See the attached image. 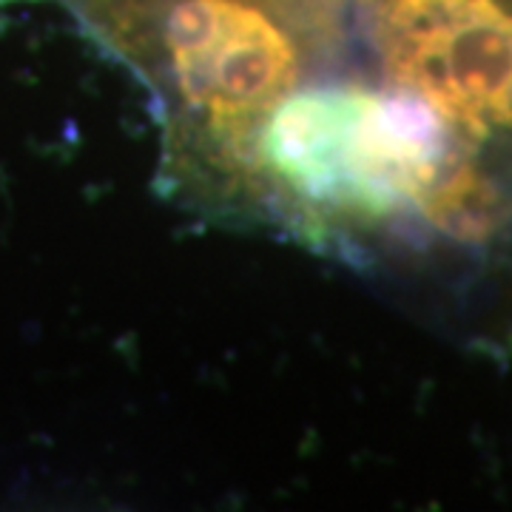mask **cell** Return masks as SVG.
I'll return each instance as SVG.
<instances>
[{
	"label": "cell",
	"mask_w": 512,
	"mask_h": 512,
	"mask_svg": "<svg viewBox=\"0 0 512 512\" xmlns=\"http://www.w3.org/2000/svg\"><path fill=\"white\" fill-rule=\"evenodd\" d=\"M384 74L461 137L512 131V9L501 0H379Z\"/></svg>",
	"instance_id": "7a4b0ae2"
},
{
	"label": "cell",
	"mask_w": 512,
	"mask_h": 512,
	"mask_svg": "<svg viewBox=\"0 0 512 512\" xmlns=\"http://www.w3.org/2000/svg\"><path fill=\"white\" fill-rule=\"evenodd\" d=\"M242 151L316 220H382L421 208L467 154L456 128L416 94L333 86L288 94Z\"/></svg>",
	"instance_id": "6da1fadb"
}]
</instances>
